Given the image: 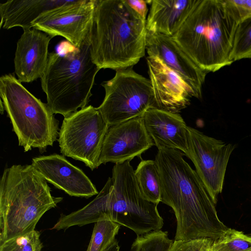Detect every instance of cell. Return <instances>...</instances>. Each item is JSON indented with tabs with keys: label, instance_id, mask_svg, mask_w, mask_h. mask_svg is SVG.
I'll return each instance as SVG.
<instances>
[{
	"label": "cell",
	"instance_id": "23",
	"mask_svg": "<svg viewBox=\"0 0 251 251\" xmlns=\"http://www.w3.org/2000/svg\"><path fill=\"white\" fill-rule=\"evenodd\" d=\"M173 242L167 231L154 230L137 236L130 251H168Z\"/></svg>",
	"mask_w": 251,
	"mask_h": 251
},
{
	"label": "cell",
	"instance_id": "24",
	"mask_svg": "<svg viewBox=\"0 0 251 251\" xmlns=\"http://www.w3.org/2000/svg\"><path fill=\"white\" fill-rule=\"evenodd\" d=\"M211 249L212 251H251V237L228 228L213 241Z\"/></svg>",
	"mask_w": 251,
	"mask_h": 251
},
{
	"label": "cell",
	"instance_id": "21",
	"mask_svg": "<svg viewBox=\"0 0 251 251\" xmlns=\"http://www.w3.org/2000/svg\"><path fill=\"white\" fill-rule=\"evenodd\" d=\"M121 226L108 219L95 223L86 251H104L116 239Z\"/></svg>",
	"mask_w": 251,
	"mask_h": 251
},
{
	"label": "cell",
	"instance_id": "7",
	"mask_svg": "<svg viewBox=\"0 0 251 251\" xmlns=\"http://www.w3.org/2000/svg\"><path fill=\"white\" fill-rule=\"evenodd\" d=\"M112 186L102 208L103 219L127 227L137 236L162 228L163 219L156 204L143 197L129 161L115 164Z\"/></svg>",
	"mask_w": 251,
	"mask_h": 251
},
{
	"label": "cell",
	"instance_id": "11",
	"mask_svg": "<svg viewBox=\"0 0 251 251\" xmlns=\"http://www.w3.org/2000/svg\"><path fill=\"white\" fill-rule=\"evenodd\" d=\"M97 0H74L41 15L32 27L52 38H65L75 48H79L91 36Z\"/></svg>",
	"mask_w": 251,
	"mask_h": 251
},
{
	"label": "cell",
	"instance_id": "30",
	"mask_svg": "<svg viewBox=\"0 0 251 251\" xmlns=\"http://www.w3.org/2000/svg\"><path fill=\"white\" fill-rule=\"evenodd\" d=\"M208 251H212L211 248L209 249Z\"/></svg>",
	"mask_w": 251,
	"mask_h": 251
},
{
	"label": "cell",
	"instance_id": "1",
	"mask_svg": "<svg viewBox=\"0 0 251 251\" xmlns=\"http://www.w3.org/2000/svg\"><path fill=\"white\" fill-rule=\"evenodd\" d=\"M182 151L158 149L155 160L160 176L161 202L173 209L176 240H215L228 228L218 217L215 203Z\"/></svg>",
	"mask_w": 251,
	"mask_h": 251
},
{
	"label": "cell",
	"instance_id": "4",
	"mask_svg": "<svg viewBox=\"0 0 251 251\" xmlns=\"http://www.w3.org/2000/svg\"><path fill=\"white\" fill-rule=\"evenodd\" d=\"M63 200L31 165L6 168L0 180V244L35 230L42 216Z\"/></svg>",
	"mask_w": 251,
	"mask_h": 251
},
{
	"label": "cell",
	"instance_id": "15",
	"mask_svg": "<svg viewBox=\"0 0 251 251\" xmlns=\"http://www.w3.org/2000/svg\"><path fill=\"white\" fill-rule=\"evenodd\" d=\"M146 50L149 56L158 57L183 79L201 98V90L207 73L202 70L183 51L172 37L147 33Z\"/></svg>",
	"mask_w": 251,
	"mask_h": 251
},
{
	"label": "cell",
	"instance_id": "5",
	"mask_svg": "<svg viewBox=\"0 0 251 251\" xmlns=\"http://www.w3.org/2000/svg\"><path fill=\"white\" fill-rule=\"evenodd\" d=\"M91 39V36L79 48L63 54L49 53L41 82L53 114L66 117L87 106L95 76L100 70L92 59Z\"/></svg>",
	"mask_w": 251,
	"mask_h": 251
},
{
	"label": "cell",
	"instance_id": "3",
	"mask_svg": "<svg viewBox=\"0 0 251 251\" xmlns=\"http://www.w3.org/2000/svg\"><path fill=\"white\" fill-rule=\"evenodd\" d=\"M238 25L225 0H200L173 38L208 74L232 63L229 57Z\"/></svg>",
	"mask_w": 251,
	"mask_h": 251
},
{
	"label": "cell",
	"instance_id": "16",
	"mask_svg": "<svg viewBox=\"0 0 251 251\" xmlns=\"http://www.w3.org/2000/svg\"><path fill=\"white\" fill-rule=\"evenodd\" d=\"M23 31L17 42L14 73L21 83H29L43 75L48 64L49 45L52 37L34 28Z\"/></svg>",
	"mask_w": 251,
	"mask_h": 251
},
{
	"label": "cell",
	"instance_id": "14",
	"mask_svg": "<svg viewBox=\"0 0 251 251\" xmlns=\"http://www.w3.org/2000/svg\"><path fill=\"white\" fill-rule=\"evenodd\" d=\"M31 165L47 181L70 196L89 198L99 194L86 175L64 155L54 153L35 157Z\"/></svg>",
	"mask_w": 251,
	"mask_h": 251
},
{
	"label": "cell",
	"instance_id": "29",
	"mask_svg": "<svg viewBox=\"0 0 251 251\" xmlns=\"http://www.w3.org/2000/svg\"><path fill=\"white\" fill-rule=\"evenodd\" d=\"M104 251H120L118 241L116 239Z\"/></svg>",
	"mask_w": 251,
	"mask_h": 251
},
{
	"label": "cell",
	"instance_id": "9",
	"mask_svg": "<svg viewBox=\"0 0 251 251\" xmlns=\"http://www.w3.org/2000/svg\"><path fill=\"white\" fill-rule=\"evenodd\" d=\"M109 127L97 108L92 105L64 117L58 139L61 153L82 161L93 171L100 166L101 150Z\"/></svg>",
	"mask_w": 251,
	"mask_h": 251
},
{
	"label": "cell",
	"instance_id": "12",
	"mask_svg": "<svg viewBox=\"0 0 251 251\" xmlns=\"http://www.w3.org/2000/svg\"><path fill=\"white\" fill-rule=\"evenodd\" d=\"M154 145L142 117L111 126L104 138L99 164L130 161Z\"/></svg>",
	"mask_w": 251,
	"mask_h": 251
},
{
	"label": "cell",
	"instance_id": "2",
	"mask_svg": "<svg viewBox=\"0 0 251 251\" xmlns=\"http://www.w3.org/2000/svg\"><path fill=\"white\" fill-rule=\"evenodd\" d=\"M146 20L126 0H97L91 39L93 61L100 69L132 67L145 54Z\"/></svg>",
	"mask_w": 251,
	"mask_h": 251
},
{
	"label": "cell",
	"instance_id": "13",
	"mask_svg": "<svg viewBox=\"0 0 251 251\" xmlns=\"http://www.w3.org/2000/svg\"><path fill=\"white\" fill-rule=\"evenodd\" d=\"M147 61L156 108L178 113L196 98L192 88L158 57L148 56Z\"/></svg>",
	"mask_w": 251,
	"mask_h": 251
},
{
	"label": "cell",
	"instance_id": "25",
	"mask_svg": "<svg viewBox=\"0 0 251 251\" xmlns=\"http://www.w3.org/2000/svg\"><path fill=\"white\" fill-rule=\"evenodd\" d=\"M40 234L33 230L4 241L0 244V251H41L43 244Z\"/></svg>",
	"mask_w": 251,
	"mask_h": 251
},
{
	"label": "cell",
	"instance_id": "20",
	"mask_svg": "<svg viewBox=\"0 0 251 251\" xmlns=\"http://www.w3.org/2000/svg\"><path fill=\"white\" fill-rule=\"evenodd\" d=\"M139 190L145 199L158 205L161 189L158 168L153 160H142L134 170Z\"/></svg>",
	"mask_w": 251,
	"mask_h": 251
},
{
	"label": "cell",
	"instance_id": "28",
	"mask_svg": "<svg viewBox=\"0 0 251 251\" xmlns=\"http://www.w3.org/2000/svg\"><path fill=\"white\" fill-rule=\"evenodd\" d=\"M128 5L142 18L146 20L147 14V0H126Z\"/></svg>",
	"mask_w": 251,
	"mask_h": 251
},
{
	"label": "cell",
	"instance_id": "26",
	"mask_svg": "<svg viewBox=\"0 0 251 251\" xmlns=\"http://www.w3.org/2000/svg\"><path fill=\"white\" fill-rule=\"evenodd\" d=\"M213 241L207 238L190 240H175L168 251H208Z\"/></svg>",
	"mask_w": 251,
	"mask_h": 251
},
{
	"label": "cell",
	"instance_id": "17",
	"mask_svg": "<svg viewBox=\"0 0 251 251\" xmlns=\"http://www.w3.org/2000/svg\"><path fill=\"white\" fill-rule=\"evenodd\" d=\"M146 130L158 149L188 150L187 125L178 113L156 108L148 110L142 116Z\"/></svg>",
	"mask_w": 251,
	"mask_h": 251
},
{
	"label": "cell",
	"instance_id": "27",
	"mask_svg": "<svg viewBox=\"0 0 251 251\" xmlns=\"http://www.w3.org/2000/svg\"><path fill=\"white\" fill-rule=\"evenodd\" d=\"M226 6L239 23L251 17V0H225Z\"/></svg>",
	"mask_w": 251,
	"mask_h": 251
},
{
	"label": "cell",
	"instance_id": "22",
	"mask_svg": "<svg viewBox=\"0 0 251 251\" xmlns=\"http://www.w3.org/2000/svg\"><path fill=\"white\" fill-rule=\"evenodd\" d=\"M251 58V17L238 23L229 59L233 63Z\"/></svg>",
	"mask_w": 251,
	"mask_h": 251
},
{
	"label": "cell",
	"instance_id": "8",
	"mask_svg": "<svg viewBox=\"0 0 251 251\" xmlns=\"http://www.w3.org/2000/svg\"><path fill=\"white\" fill-rule=\"evenodd\" d=\"M101 86L105 96L97 109L109 126L142 117L148 110L156 108L150 79L132 67L116 70L114 76Z\"/></svg>",
	"mask_w": 251,
	"mask_h": 251
},
{
	"label": "cell",
	"instance_id": "19",
	"mask_svg": "<svg viewBox=\"0 0 251 251\" xmlns=\"http://www.w3.org/2000/svg\"><path fill=\"white\" fill-rule=\"evenodd\" d=\"M74 0H11L0 4V27L31 28L32 23L42 14Z\"/></svg>",
	"mask_w": 251,
	"mask_h": 251
},
{
	"label": "cell",
	"instance_id": "18",
	"mask_svg": "<svg viewBox=\"0 0 251 251\" xmlns=\"http://www.w3.org/2000/svg\"><path fill=\"white\" fill-rule=\"evenodd\" d=\"M200 0H147L151 4L146 20L148 32L173 37Z\"/></svg>",
	"mask_w": 251,
	"mask_h": 251
},
{
	"label": "cell",
	"instance_id": "10",
	"mask_svg": "<svg viewBox=\"0 0 251 251\" xmlns=\"http://www.w3.org/2000/svg\"><path fill=\"white\" fill-rule=\"evenodd\" d=\"M187 136L188 150L184 154L193 163L197 174L216 204L234 147L188 126Z\"/></svg>",
	"mask_w": 251,
	"mask_h": 251
},
{
	"label": "cell",
	"instance_id": "6",
	"mask_svg": "<svg viewBox=\"0 0 251 251\" xmlns=\"http://www.w3.org/2000/svg\"><path fill=\"white\" fill-rule=\"evenodd\" d=\"M0 96L19 145L25 152L37 148L42 153L53 145L59 135V122L47 103L33 95L11 74L0 77Z\"/></svg>",
	"mask_w": 251,
	"mask_h": 251
}]
</instances>
